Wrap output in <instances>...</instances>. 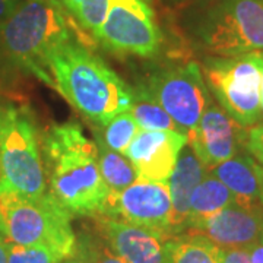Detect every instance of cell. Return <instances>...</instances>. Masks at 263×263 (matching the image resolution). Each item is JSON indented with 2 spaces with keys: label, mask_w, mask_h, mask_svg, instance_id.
Wrapping results in <instances>:
<instances>
[{
  "label": "cell",
  "mask_w": 263,
  "mask_h": 263,
  "mask_svg": "<svg viewBox=\"0 0 263 263\" xmlns=\"http://www.w3.org/2000/svg\"><path fill=\"white\" fill-rule=\"evenodd\" d=\"M50 195L70 215H101L110 190L98 165V149L79 124L53 126L43 139Z\"/></svg>",
  "instance_id": "6da1fadb"
},
{
  "label": "cell",
  "mask_w": 263,
  "mask_h": 263,
  "mask_svg": "<svg viewBox=\"0 0 263 263\" xmlns=\"http://www.w3.org/2000/svg\"><path fill=\"white\" fill-rule=\"evenodd\" d=\"M69 18L51 0H22L0 22V69L35 76L56 89L48 60L60 46L75 40Z\"/></svg>",
  "instance_id": "7a4b0ae2"
},
{
  "label": "cell",
  "mask_w": 263,
  "mask_h": 263,
  "mask_svg": "<svg viewBox=\"0 0 263 263\" xmlns=\"http://www.w3.org/2000/svg\"><path fill=\"white\" fill-rule=\"evenodd\" d=\"M48 65L56 91L89 123L104 127L117 114L130 110V86L81 41L60 46Z\"/></svg>",
  "instance_id": "3957f363"
},
{
  "label": "cell",
  "mask_w": 263,
  "mask_h": 263,
  "mask_svg": "<svg viewBox=\"0 0 263 263\" xmlns=\"http://www.w3.org/2000/svg\"><path fill=\"white\" fill-rule=\"evenodd\" d=\"M0 193L40 197L47 193L37 129L25 107L0 104Z\"/></svg>",
  "instance_id": "277c9868"
},
{
  "label": "cell",
  "mask_w": 263,
  "mask_h": 263,
  "mask_svg": "<svg viewBox=\"0 0 263 263\" xmlns=\"http://www.w3.org/2000/svg\"><path fill=\"white\" fill-rule=\"evenodd\" d=\"M70 216L48 192L34 199L0 193V234L6 243L47 246L72 257L76 235Z\"/></svg>",
  "instance_id": "5b68a950"
},
{
  "label": "cell",
  "mask_w": 263,
  "mask_h": 263,
  "mask_svg": "<svg viewBox=\"0 0 263 263\" xmlns=\"http://www.w3.org/2000/svg\"><path fill=\"white\" fill-rule=\"evenodd\" d=\"M193 34L216 57L263 53V0H215L199 13Z\"/></svg>",
  "instance_id": "8992f818"
},
{
  "label": "cell",
  "mask_w": 263,
  "mask_h": 263,
  "mask_svg": "<svg viewBox=\"0 0 263 263\" xmlns=\"http://www.w3.org/2000/svg\"><path fill=\"white\" fill-rule=\"evenodd\" d=\"M202 72L208 89L231 119L243 127L259 122L262 114L263 53L209 57Z\"/></svg>",
  "instance_id": "52a82bcc"
},
{
  "label": "cell",
  "mask_w": 263,
  "mask_h": 263,
  "mask_svg": "<svg viewBox=\"0 0 263 263\" xmlns=\"http://www.w3.org/2000/svg\"><path fill=\"white\" fill-rule=\"evenodd\" d=\"M105 50L136 57L158 54L162 35L149 3L108 0V9L95 40Z\"/></svg>",
  "instance_id": "ba28073f"
},
{
  "label": "cell",
  "mask_w": 263,
  "mask_h": 263,
  "mask_svg": "<svg viewBox=\"0 0 263 263\" xmlns=\"http://www.w3.org/2000/svg\"><path fill=\"white\" fill-rule=\"evenodd\" d=\"M146 86L184 135L196 126L212 103L202 67L196 62L160 70L151 76Z\"/></svg>",
  "instance_id": "9c48e42d"
},
{
  "label": "cell",
  "mask_w": 263,
  "mask_h": 263,
  "mask_svg": "<svg viewBox=\"0 0 263 263\" xmlns=\"http://www.w3.org/2000/svg\"><path fill=\"white\" fill-rule=\"evenodd\" d=\"M171 196L165 183L138 179L110 195L101 215L171 235Z\"/></svg>",
  "instance_id": "30bf717a"
},
{
  "label": "cell",
  "mask_w": 263,
  "mask_h": 263,
  "mask_svg": "<svg viewBox=\"0 0 263 263\" xmlns=\"http://www.w3.org/2000/svg\"><path fill=\"white\" fill-rule=\"evenodd\" d=\"M184 233L202 235L218 247L226 249H247L262 245L263 205L246 206L233 203L189 224Z\"/></svg>",
  "instance_id": "8fae6325"
},
{
  "label": "cell",
  "mask_w": 263,
  "mask_h": 263,
  "mask_svg": "<svg viewBox=\"0 0 263 263\" xmlns=\"http://www.w3.org/2000/svg\"><path fill=\"white\" fill-rule=\"evenodd\" d=\"M95 218L104 243L126 263H173L170 234L105 215Z\"/></svg>",
  "instance_id": "7c38bea8"
},
{
  "label": "cell",
  "mask_w": 263,
  "mask_h": 263,
  "mask_svg": "<svg viewBox=\"0 0 263 263\" xmlns=\"http://www.w3.org/2000/svg\"><path fill=\"white\" fill-rule=\"evenodd\" d=\"M245 139L243 126L214 103L187 133V143L208 170L237 155L238 148L245 145Z\"/></svg>",
  "instance_id": "4fadbf2b"
},
{
  "label": "cell",
  "mask_w": 263,
  "mask_h": 263,
  "mask_svg": "<svg viewBox=\"0 0 263 263\" xmlns=\"http://www.w3.org/2000/svg\"><path fill=\"white\" fill-rule=\"evenodd\" d=\"M186 143L187 135L179 130H139L124 155L136 170L138 179L167 184Z\"/></svg>",
  "instance_id": "5bb4252c"
},
{
  "label": "cell",
  "mask_w": 263,
  "mask_h": 263,
  "mask_svg": "<svg viewBox=\"0 0 263 263\" xmlns=\"http://www.w3.org/2000/svg\"><path fill=\"white\" fill-rule=\"evenodd\" d=\"M209 170L199 160L192 146L186 143L177 164L170 176L167 186L171 196V235L181 234L190 216V199L197 184L206 177Z\"/></svg>",
  "instance_id": "9a60e30c"
},
{
  "label": "cell",
  "mask_w": 263,
  "mask_h": 263,
  "mask_svg": "<svg viewBox=\"0 0 263 263\" xmlns=\"http://www.w3.org/2000/svg\"><path fill=\"white\" fill-rule=\"evenodd\" d=\"M234 193L240 205H263V165L252 155L237 154L209 170Z\"/></svg>",
  "instance_id": "2e32d148"
},
{
  "label": "cell",
  "mask_w": 263,
  "mask_h": 263,
  "mask_svg": "<svg viewBox=\"0 0 263 263\" xmlns=\"http://www.w3.org/2000/svg\"><path fill=\"white\" fill-rule=\"evenodd\" d=\"M233 203H237L234 193L221 180L216 179L214 174L208 173L206 177L197 184L190 199V216L187 227L197 219L212 215Z\"/></svg>",
  "instance_id": "e0dca14e"
},
{
  "label": "cell",
  "mask_w": 263,
  "mask_h": 263,
  "mask_svg": "<svg viewBox=\"0 0 263 263\" xmlns=\"http://www.w3.org/2000/svg\"><path fill=\"white\" fill-rule=\"evenodd\" d=\"M94 142L98 149V165L104 183L110 195H117L138 180V173L124 154L110 149L100 136L94 133Z\"/></svg>",
  "instance_id": "ac0fdd59"
},
{
  "label": "cell",
  "mask_w": 263,
  "mask_h": 263,
  "mask_svg": "<svg viewBox=\"0 0 263 263\" xmlns=\"http://www.w3.org/2000/svg\"><path fill=\"white\" fill-rule=\"evenodd\" d=\"M132 116L139 126V130H177L176 123L161 107L146 85L132 88Z\"/></svg>",
  "instance_id": "d6986e66"
},
{
  "label": "cell",
  "mask_w": 263,
  "mask_h": 263,
  "mask_svg": "<svg viewBox=\"0 0 263 263\" xmlns=\"http://www.w3.org/2000/svg\"><path fill=\"white\" fill-rule=\"evenodd\" d=\"M173 263H221L219 247L197 234H177L170 237Z\"/></svg>",
  "instance_id": "ffe728a7"
},
{
  "label": "cell",
  "mask_w": 263,
  "mask_h": 263,
  "mask_svg": "<svg viewBox=\"0 0 263 263\" xmlns=\"http://www.w3.org/2000/svg\"><path fill=\"white\" fill-rule=\"evenodd\" d=\"M100 129L103 130L98 132V129L94 127V133L100 136V139L110 149L124 154V151L127 149V146L133 141V138L138 135L139 126L130 111L127 110V111L117 114L113 120H110L104 127H100Z\"/></svg>",
  "instance_id": "44dd1931"
},
{
  "label": "cell",
  "mask_w": 263,
  "mask_h": 263,
  "mask_svg": "<svg viewBox=\"0 0 263 263\" xmlns=\"http://www.w3.org/2000/svg\"><path fill=\"white\" fill-rule=\"evenodd\" d=\"M108 9V0H69L67 12L79 27L97 40Z\"/></svg>",
  "instance_id": "7402d4cb"
},
{
  "label": "cell",
  "mask_w": 263,
  "mask_h": 263,
  "mask_svg": "<svg viewBox=\"0 0 263 263\" xmlns=\"http://www.w3.org/2000/svg\"><path fill=\"white\" fill-rule=\"evenodd\" d=\"M8 263H60L69 259L66 254L47 246H21L6 243Z\"/></svg>",
  "instance_id": "603a6c76"
},
{
  "label": "cell",
  "mask_w": 263,
  "mask_h": 263,
  "mask_svg": "<svg viewBox=\"0 0 263 263\" xmlns=\"http://www.w3.org/2000/svg\"><path fill=\"white\" fill-rule=\"evenodd\" d=\"M75 254L84 257L88 263H126L117 254H114L104 241L85 238L79 245L76 243Z\"/></svg>",
  "instance_id": "cb8c5ba5"
},
{
  "label": "cell",
  "mask_w": 263,
  "mask_h": 263,
  "mask_svg": "<svg viewBox=\"0 0 263 263\" xmlns=\"http://www.w3.org/2000/svg\"><path fill=\"white\" fill-rule=\"evenodd\" d=\"M245 146L263 165V124H254L246 130Z\"/></svg>",
  "instance_id": "d4e9b609"
},
{
  "label": "cell",
  "mask_w": 263,
  "mask_h": 263,
  "mask_svg": "<svg viewBox=\"0 0 263 263\" xmlns=\"http://www.w3.org/2000/svg\"><path fill=\"white\" fill-rule=\"evenodd\" d=\"M221 263H252L247 249H226L219 247Z\"/></svg>",
  "instance_id": "484cf974"
},
{
  "label": "cell",
  "mask_w": 263,
  "mask_h": 263,
  "mask_svg": "<svg viewBox=\"0 0 263 263\" xmlns=\"http://www.w3.org/2000/svg\"><path fill=\"white\" fill-rule=\"evenodd\" d=\"M22 0H0V22L10 16Z\"/></svg>",
  "instance_id": "4316f807"
},
{
  "label": "cell",
  "mask_w": 263,
  "mask_h": 263,
  "mask_svg": "<svg viewBox=\"0 0 263 263\" xmlns=\"http://www.w3.org/2000/svg\"><path fill=\"white\" fill-rule=\"evenodd\" d=\"M252 263H263V245H256L247 247Z\"/></svg>",
  "instance_id": "83f0119b"
},
{
  "label": "cell",
  "mask_w": 263,
  "mask_h": 263,
  "mask_svg": "<svg viewBox=\"0 0 263 263\" xmlns=\"http://www.w3.org/2000/svg\"><path fill=\"white\" fill-rule=\"evenodd\" d=\"M0 263H8V250H6V241L0 234Z\"/></svg>",
  "instance_id": "f1b7e54d"
},
{
  "label": "cell",
  "mask_w": 263,
  "mask_h": 263,
  "mask_svg": "<svg viewBox=\"0 0 263 263\" xmlns=\"http://www.w3.org/2000/svg\"><path fill=\"white\" fill-rule=\"evenodd\" d=\"M51 2H54L57 6H60L62 9L67 12V2H69V0H51ZM67 13H69V12H67Z\"/></svg>",
  "instance_id": "f546056e"
},
{
  "label": "cell",
  "mask_w": 263,
  "mask_h": 263,
  "mask_svg": "<svg viewBox=\"0 0 263 263\" xmlns=\"http://www.w3.org/2000/svg\"><path fill=\"white\" fill-rule=\"evenodd\" d=\"M66 263H88V262L85 260L84 257H81L79 254H76V256H75V257H73V259H70L69 262H66Z\"/></svg>",
  "instance_id": "4dcf8cb0"
},
{
  "label": "cell",
  "mask_w": 263,
  "mask_h": 263,
  "mask_svg": "<svg viewBox=\"0 0 263 263\" xmlns=\"http://www.w3.org/2000/svg\"><path fill=\"white\" fill-rule=\"evenodd\" d=\"M260 92H262V111H263V72H262V88H260Z\"/></svg>",
  "instance_id": "1f68e13d"
},
{
  "label": "cell",
  "mask_w": 263,
  "mask_h": 263,
  "mask_svg": "<svg viewBox=\"0 0 263 263\" xmlns=\"http://www.w3.org/2000/svg\"><path fill=\"white\" fill-rule=\"evenodd\" d=\"M143 2H146V3H151V0H143Z\"/></svg>",
  "instance_id": "d6a6232c"
},
{
  "label": "cell",
  "mask_w": 263,
  "mask_h": 263,
  "mask_svg": "<svg viewBox=\"0 0 263 263\" xmlns=\"http://www.w3.org/2000/svg\"><path fill=\"white\" fill-rule=\"evenodd\" d=\"M0 179H2V173H0Z\"/></svg>",
  "instance_id": "836d02e7"
},
{
  "label": "cell",
  "mask_w": 263,
  "mask_h": 263,
  "mask_svg": "<svg viewBox=\"0 0 263 263\" xmlns=\"http://www.w3.org/2000/svg\"><path fill=\"white\" fill-rule=\"evenodd\" d=\"M262 245H263V243H262Z\"/></svg>",
  "instance_id": "e575fe53"
}]
</instances>
